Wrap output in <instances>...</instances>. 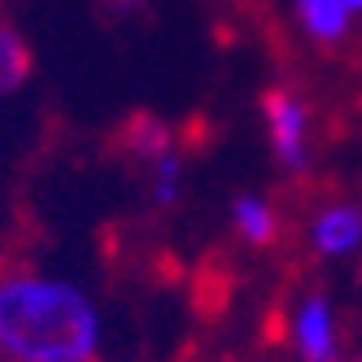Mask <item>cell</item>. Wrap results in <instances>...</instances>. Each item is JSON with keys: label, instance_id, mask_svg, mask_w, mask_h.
<instances>
[{"label": "cell", "instance_id": "9c48e42d", "mask_svg": "<svg viewBox=\"0 0 362 362\" xmlns=\"http://www.w3.org/2000/svg\"><path fill=\"white\" fill-rule=\"evenodd\" d=\"M35 74V53L9 18H0V100L22 92Z\"/></svg>", "mask_w": 362, "mask_h": 362}, {"label": "cell", "instance_id": "8fae6325", "mask_svg": "<svg viewBox=\"0 0 362 362\" xmlns=\"http://www.w3.org/2000/svg\"><path fill=\"white\" fill-rule=\"evenodd\" d=\"M341 5H345V9H349L354 18H362V0H341Z\"/></svg>", "mask_w": 362, "mask_h": 362}, {"label": "cell", "instance_id": "5b68a950", "mask_svg": "<svg viewBox=\"0 0 362 362\" xmlns=\"http://www.w3.org/2000/svg\"><path fill=\"white\" fill-rule=\"evenodd\" d=\"M227 227L249 249H275L284 240V210L267 192H236L227 205Z\"/></svg>", "mask_w": 362, "mask_h": 362}, {"label": "cell", "instance_id": "7a4b0ae2", "mask_svg": "<svg viewBox=\"0 0 362 362\" xmlns=\"http://www.w3.org/2000/svg\"><path fill=\"white\" fill-rule=\"evenodd\" d=\"M257 114H262L271 162L288 179H305L315 166V110H310V100L293 83H271L257 100Z\"/></svg>", "mask_w": 362, "mask_h": 362}, {"label": "cell", "instance_id": "277c9868", "mask_svg": "<svg viewBox=\"0 0 362 362\" xmlns=\"http://www.w3.org/2000/svg\"><path fill=\"white\" fill-rule=\"evenodd\" d=\"M362 249V201H323L305 223V253L315 262H341Z\"/></svg>", "mask_w": 362, "mask_h": 362}, {"label": "cell", "instance_id": "ba28073f", "mask_svg": "<svg viewBox=\"0 0 362 362\" xmlns=\"http://www.w3.org/2000/svg\"><path fill=\"white\" fill-rule=\"evenodd\" d=\"M144 170V192H148V205L153 210H179V201H184V188H188V162H184V148H170L162 158H153Z\"/></svg>", "mask_w": 362, "mask_h": 362}, {"label": "cell", "instance_id": "30bf717a", "mask_svg": "<svg viewBox=\"0 0 362 362\" xmlns=\"http://www.w3.org/2000/svg\"><path fill=\"white\" fill-rule=\"evenodd\" d=\"M100 9H105V18L114 22H132L148 9V0H100Z\"/></svg>", "mask_w": 362, "mask_h": 362}, {"label": "cell", "instance_id": "3957f363", "mask_svg": "<svg viewBox=\"0 0 362 362\" xmlns=\"http://www.w3.org/2000/svg\"><path fill=\"white\" fill-rule=\"evenodd\" d=\"M288 349L297 362H345L341 319L323 288H305L288 310Z\"/></svg>", "mask_w": 362, "mask_h": 362}, {"label": "cell", "instance_id": "7c38bea8", "mask_svg": "<svg viewBox=\"0 0 362 362\" xmlns=\"http://www.w3.org/2000/svg\"><path fill=\"white\" fill-rule=\"evenodd\" d=\"M358 284H362V267H358Z\"/></svg>", "mask_w": 362, "mask_h": 362}, {"label": "cell", "instance_id": "8992f818", "mask_svg": "<svg viewBox=\"0 0 362 362\" xmlns=\"http://www.w3.org/2000/svg\"><path fill=\"white\" fill-rule=\"evenodd\" d=\"M293 18L315 48H341L354 31V13L341 0H293Z\"/></svg>", "mask_w": 362, "mask_h": 362}, {"label": "cell", "instance_id": "52a82bcc", "mask_svg": "<svg viewBox=\"0 0 362 362\" xmlns=\"http://www.w3.org/2000/svg\"><path fill=\"white\" fill-rule=\"evenodd\" d=\"M114 144L127 153V162L148 166L153 158L179 148V136H175V127L166 118H158V114H132V118L122 122V132L114 136Z\"/></svg>", "mask_w": 362, "mask_h": 362}, {"label": "cell", "instance_id": "6da1fadb", "mask_svg": "<svg viewBox=\"0 0 362 362\" xmlns=\"http://www.w3.org/2000/svg\"><path fill=\"white\" fill-rule=\"evenodd\" d=\"M100 305L79 279L0 257V362H96Z\"/></svg>", "mask_w": 362, "mask_h": 362}]
</instances>
